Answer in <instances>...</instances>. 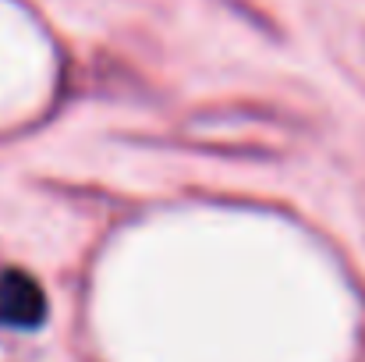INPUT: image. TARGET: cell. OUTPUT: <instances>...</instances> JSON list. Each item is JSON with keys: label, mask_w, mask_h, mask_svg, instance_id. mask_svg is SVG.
Wrapping results in <instances>:
<instances>
[{"label": "cell", "mask_w": 365, "mask_h": 362, "mask_svg": "<svg viewBox=\"0 0 365 362\" xmlns=\"http://www.w3.org/2000/svg\"><path fill=\"white\" fill-rule=\"evenodd\" d=\"M43 316H46L43 288L21 270L0 273V323H7V327H39Z\"/></svg>", "instance_id": "obj_1"}]
</instances>
